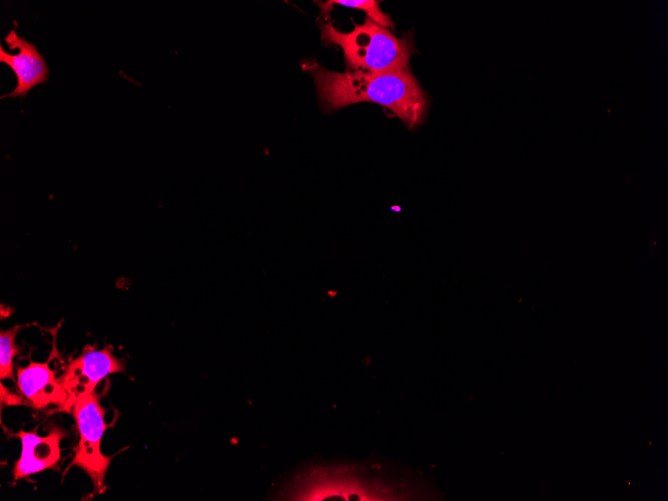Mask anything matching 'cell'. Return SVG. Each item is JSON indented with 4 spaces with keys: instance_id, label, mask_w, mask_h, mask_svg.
Segmentation results:
<instances>
[{
    "instance_id": "6da1fadb",
    "label": "cell",
    "mask_w": 668,
    "mask_h": 501,
    "mask_svg": "<svg viewBox=\"0 0 668 501\" xmlns=\"http://www.w3.org/2000/svg\"><path fill=\"white\" fill-rule=\"evenodd\" d=\"M302 67L311 75L325 111L372 102L389 109L409 129L425 120L428 101L409 68L369 74L331 71L316 61H306Z\"/></svg>"
},
{
    "instance_id": "7a4b0ae2",
    "label": "cell",
    "mask_w": 668,
    "mask_h": 501,
    "mask_svg": "<svg viewBox=\"0 0 668 501\" xmlns=\"http://www.w3.org/2000/svg\"><path fill=\"white\" fill-rule=\"evenodd\" d=\"M353 24L349 32L339 31L331 23L319 24L322 42L343 51L346 70L376 74L409 68L410 57L415 53L410 35L398 38L368 17L362 24Z\"/></svg>"
},
{
    "instance_id": "3957f363",
    "label": "cell",
    "mask_w": 668,
    "mask_h": 501,
    "mask_svg": "<svg viewBox=\"0 0 668 501\" xmlns=\"http://www.w3.org/2000/svg\"><path fill=\"white\" fill-rule=\"evenodd\" d=\"M101 398L102 394L94 390L78 399L72 408L79 441L69 467L76 465L89 475L95 494L105 491V476L111 462V457L105 456L100 448L103 434L110 426L104 421L106 409L100 403Z\"/></svg>"
},
{
    "instance_id": "277c9868",
    "label": "cell",
    "mask_w": 668,
    "mask_h": 501,
    "mask_svg": "<svg viewBox=\"0 0 668 501\" xmlns=\"http://www.w3.org/2000/svg\"><path fill=\"white\" fill-rule=\"evenodd\" d=\"M125 361L115 357L112 346L95 349L85 346L83 352L72 359L61 376L68 398L60 411H72L74 403L92 393L97 384L108 375L123 372Z\"/></svg>"
},
{
    "instance_id": "5b68a950",
    "label": "cell",
    "mask_w": 668,
    "mask_h": 501,
    "mask_svg": "<svg viewBox=\"0 0 668 501\" xmlns=\"http://www.w3.org/2000/svg\"><path fill=\"white\" fill-rule=\"evenodd\" d=\"M5 41L9 50L17 49L18 53H7L1 45L0 62L8 65L13 71L17 84L12 92L2 95L1 98L24 99L33 87L45 84L49 80V68L36 45L18 36L14 29L6 35Z\"/></svg>"
},
{
    "instance_id": "8992f818",
    "label": "cell",
    "mask_w": 668,
    "mask_h": 501,
    "mask_svg": "<svg viewBox=\"0 0 668 501\" xmlns=\"http://www.w3.org/2000/svg\"><path fill=\"white\" fill-rule=\"evenodd\" d=\"M63 428L53 425L46 436L20 430L21 455L14 464V480L55 467L61 458L60 442L67 436Z\"/></svg>"
},
{
    "instance_id": "52a82bcc",
    "label": "cell",
    "mask_w": 668,
    "mask_h": 501,
    "mask_svg": "<svg viewBox=\"0 0 668 501\" xmlns=\"http://www.w3.org/2000/svg\"><path fill=\"white\" fill-rule=\"evenodd\" d=\"M49 359L43 363L31 361L26 367L17 368V386L22 396L32 406L41 409L48 405L62 407L68 395L65 391L62 378H56V371L50 367Z\"/></svg>"
},
{
    "instance_id": "ba28073f",
    "label": "cell",
    "mask_w": 668,
    "mask_h": 501,
    "mask_svg": "<svg viewBox=\"0 0 668 501\" xmlns=\"http://www.w3.org/2000/svg\"><path fill=\"white\" fill-rule=\"evenodd\" d=\"M318 6L321 8V13L325 16V19L328 17L332 7L334 5H341L348 8L359 9L367 14V17L378 24L379 26L387 29H394V22L391 17L384 13L379 7V1L375 0H332L326 2H318Z\"/></svg>"
},
{
    "instance_id": "9c48e42d",
    "label": "cell",
    "mask_w": 668,
    "mask_h": 501,
    "mask_svg": "<svg viewBox=\"0 0 668 501\" xmlns=\"http://www.w3.org/2000/svg\"><path fill=\"white\" fill-rule=\"evenodd\" d=\"M22 325H16L0 332V378L14 380L13 359L21 351L15 339Z\"/></svg>"
},
{
    "instance_id": "30bf717a",
    "label": "cell",
    "mask_w": 668,
    "mask_h": 501,
    "mask_svg": "<svg viewBox=\"0 0 668 501\" xmlns=\"http://www.w3.org/2000/svg\"><path fill=\"white\" fill-rule=\"evenodd\" d=\"M1 404L8 405H23L25 401L18 395L13 394L1 384Z\"/></svg>"
}]
</instances>
